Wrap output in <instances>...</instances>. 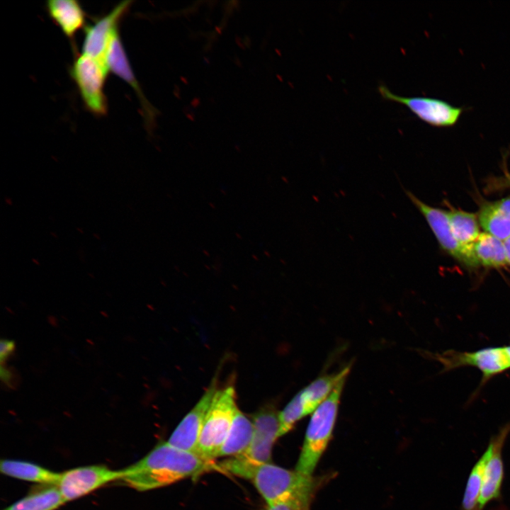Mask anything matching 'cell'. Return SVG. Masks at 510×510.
I'll return each mask as SVG.
<instances>
[{"mask_svg":"<svg viewBox=\"0 0 510 510\" xmlns=\"http://www.w3.org/2000/svg\"><path fill=\"white\" fill-rule=\"evenodd\" d=\"M504 242V246L507 260V264L510 265V236L506 238Z\"/></svg>","mask_w":510,"mask_h":510,"instance_id":"484cf974","label":"cell"},{"mask_svg":"<svg viewBox=\"0 0 510 510\" xmlns=\"http://www.w3.org/2000/svg\"><path fill=\"white\" fill-rule=\"evenodd\" d=\"M278 414L273 407H266L253 417L254 436L249 446L240 455L221 462L218 467L234 475L260 465L271 463L272 448L279 438Z\"/></svg>","mask_w":510,"mask_h":510,"instance_id":"277c9868","label":"cell"},{"mask_svg":"<svg viewBox=\"0 0 510 510\" xmlns=\"http://www.w3.org/2000/svg\"><path fill=\"white\" fill-rule=\"evenodd\" d=\"M1 472L16 479L36 482L44 485H57L60 473L55 472L37 464L18 460H2Z\"/></svg>","mask_w":510,"mask_h":510,"instance_id":"d6986e66","label":"cell"},{"mask_svg":"<svg viewBox=\"0 0 510 510\" xmlns=\"http://www.w3.org/2000/svg\"><path fill=\"white\" fill-rule=\"evenodd\" d=\"M216 390V385L212 383L173 431L167 441L170 445L198 455V442L203 422Z\"/></svg>","mask_w":510,"mask_h":510,"instance_id":"4fadbf2b","label":"cell"},{"mask_svg":"<svg viewBox=\"0 0 510 510\" xmlns=\"http://www.w3.org/2000/svg\"><path fill=\"white\" fill-rule=\"evenodd\" d=\"M405 193L426 220L442 249L467 267L478 266L473 246H465L455 238L450 227L448 211L427 205L409 191L406 190Z\"/></svg>","mask_w":510,"mask_h":510,"instance_id":"ba28073f","label":"cell"},{"mask_svg":"<svg viewBox=\"0 0 510 510\" xmlns=\"http://www.w3.org/2000/svg\"><path fill=\"white\" fill-rule=\"evenodd\" d=\"M378 91L384 99L407 106L419 119L435 127L453 125L463 110L460 108L453 106L437 98L401 96L391 92L382 84L378 86Z\"/></svg>","mask_w":510,"mask_h":510,"instance_id":"8fae6325","label":"cell"},{"mask_svg":"<svg viewBox=\"0 0 510 510\" xmlns=\"http://www.w3.org/2000/svg\"><path fill=\"white\" fill-rule=\"evenodd\" d=\"M238 477L250 480L268 505L286 503L294 510H308L314 487L312 476L271 463L248 468Z\"/></svg>","mask_w":510,"mask_h":510,"instance_id":"7a4b0ae2","label":"cell"},{"mask_svg":"<svg viewBox=\"0 0 510 510\" xmlns=\"http://www.w3.org/2000/svg\"><path fill=\"white\" fill-rule=\"evenodd\" d=\"M131 4V1L119 3L109 13L86 27L82 54L106 64L105 57L109 42L114 33L119 29V23L128 12Z\"/></svg>","mask_w":510,"mask_h":510,"instance_id":"7c38bea8","label":"cell"},{"mask_svg":"<svg viewBox=\"0 0 510 510\" xmlns=\"http://www.w3.org/2000/svg\"><path fill=\"white\" fill-rule=\"evenodd\" d=\"M108 72L104 63L82 53L74 58L71 68V75L85 107L98 116L106 114L108 110L104 85Z\"/></svg>","mask_w":510,"mask_h":510,"instance_id":"52a82bcc","label":"cell"},{"mask_svg":"<svg viewBox=\"0 0 510 510\" xmlns=\"http://www.w3.org/2000/svg\"><path fill=\"white\" fill-rule=\"evenodd\" d=\"M350 370L348 364L337 372L322 375L299 391L278 414V436L285 435L299 420L312 414L335 387L347 378Z\"/></svg>","mask_w":510,"mask_h":510,"instance_id":"8992f818","label":"cell"},{"mask_svg":"<svg viewBox=\"0 0 510 510\" xmlns=\"http://www.w3.org/2000/svg\"><path fill=\"white\" fill-rule=\"evenodd\" d=\"M509 432L510 424H506L489 441L488 446L490 448V455L484 468L478 501L480 510H482L491 501L500 497L504 479L502 450Z\"/></svg>","mask_w":510,"mask_h":510,"instance_id":"5bb4252c","label":"cell"},{"mask_svg":"<svg viewBox=\"0 0 510 510\" xmlns=\"http://www.w3.org/2000/svg\"><path fill=\"white\" fill-rule=\"evenodd\" d=\"M451 231L456 240L465 246H472L480 232L478 217L461 210L448 212Z\"/></svg>","mask_w":510,"mask_h":510,"instance_id":"7402d4cb","label":"cell"},{"mask_svg":"<svg viewBox=\"0 0 510 510\" xmlns=\"http://www.w3.org/2000/svg\"><path fill=\"white\" fill-rule=\"evenodd\" d=\"M346 379L341 380L329 397L312 413L295 470L312 476L332 437Z\"/></svg>","mask_w":510,"mask_h":510,"instance_id":"3957f363","label":"cell"},{"mask_svg":"<svg viewBox=\"0 0 510 510\" xmlns=\"http://www.w3.org/2000/svg\"><path fill=\"white\" fill-rule=\"evenodd\" d=\"M253 436V421L238 409L228 435L217 455V458H231L240 455L249 446Z\"/></svg>","mask_w":510,"mask_h":510,"instance_id":"ac0fdd59","label":"cell"},{"mask_svg":"<svg viewBox=\"0 0 510 510\" xmlns=\"http://www.w3.org/2000/svg\"><path fill=\"white\" fill-rule=\"evenodd\" d=\"M263 510H294L293 507L286 503H278L268 505Z\"/></svg>","mask_w":510,"mask_h":510,"instance_id":"d4e9b609","label":"cell"},{"mask_svg":"<svg viewBox=\"0 0 510 510\" xmlns=\"http://www.w3.org/2000/svg\"><path fill=\"white\" fill-rule=\"evenodd\" d=\"M123 470L106 465L81 466L60 473L57 487L65 503L76 499L115 480H120Z\"/></svg>","mask_w":510,"mask_h":510,"instance_id":"9c48e42d","label":"cell"},{"mask_svg":"<svg viewBox=\"0 0 510 510\" xmlns=\"http://www.w3.org/2000/svg\"><path fill=\"white\" fill-rule=\"evenodd\" d=\"M105 62L109 72L127 82L136 92L141 101L147 122L148 124H151L154 116V109L146 100L134 75L121 41L119 29L114 33L109 42Z\"/></svg>","mask_w":510,"mask_h":510,"instance_id":"9a60e30c","label":"cell"},{"mask_svg":"<svg viewBox=\"0 0 510 510\" xmlns=\"http://www.w3.org/2000/svg\"><path fill=\"white\" fill-rule=\"evenodd\" d=\"M46 8L53 22L71 40L85 27V11L75 0H50L46 3Z\"/></svg>","mask_w":510,"mask_h":510,"instance_id":"2e32d148","label":"cell"},{"mask_svg":"<svg viewBox=\"0 0 510 510\" xmlns=\"http://www.w3.org/2000/svg\"><path fill=\"white\" fill-rule=\"evenodd\" d=\"M64 504L57 485L42 484L4 510H56Z\"/></svg>","mask_w":510,"mask_h":510,"instance_id":"ffe728a7","label":"cell"},{"mask_svg":"<svg viewBox=\"0 0 510 510\" xmlns=\"http://www.w3.org/2000/svg\"><path fill=\"white\" fill-rule=\"evenodd\" d=\"M446 370L470 366L480 370L483 380L510 369V358L504 346L487 347L475 351H448L436 355Z\"/></svg>","mask_w":510,"mask_h":510,"instance_id":"30bf717a","label":"cell"},{"mask_svg":"<svg viewBox=\"0 0 510 510\" xmlns=\"http://www.w3.org/2000/svg\"><path fill=\"white\" fill-rule=\"evenodd\" d=\"M235 391L229 386L217 390L206 413L199 442L198 455L212 462L224 443L238 409Z\"/></svg>","mask_w":510,"mask_h":510,"instance_id":"5b68a950","label":"cell"},{"mask_svg":"<svg viewBox=\"0 0 510 510\" xmlns=\"http://www.w3.org/2000/svg\"><path fill=\"white\" fill-rule=\"evenodd\" d=\"M15 348V343L12 340L1 339L0 344V360L3 363L12 353Z\"/></svg>","mask_w":510,"mask_h":510,"instance_id":"cb8c5ba5","label":"cell"},{"mask_svg":"<svg viewBox=\"0 0 510 510\" xmlns=\"http://www.w3.org/2000/svg\"><path fill=\"white\" fill-rule=\"evenodd\" d=\"M475 256L485 267L499 268L507 264L504 242L487 233H480L473 244Z\"/></svg>","mask_w":510,"mask_h":510,"instance_id":"44dd1931","label":"cell"},{"mask_svg":"<svg viewBox=\"0 0 510 510\" xmlns=\"http://www.w3.org/2000/svg\"><path fill=\"white\" fill-rule=\"evenodd\" d=\"M504 347H505L506 351V353H507V354H508V356H509V358H510V345H509V346H504Z\"/></svg>","mask_w":510,"mask_h":510,"instance_id":"4316f807","label":"cell"},{"mask_svg":"<svg viewBox=\"0 0 510 510\" xmlns=\"http://www.w3.org/2000/svg\"><path fill=\"white\" fill-rule=\"evenodd\" d=\"M489 455L490 448L488 446L472 469L465 490L462 510H480L478 501L482 484L484 470Z\"/></svg>","mask_w":510,"mask_h":510,"instance_id":"603a6c76","label":"cell"},{"mask_svg":"<svg viewBox=\"0 0 510 510\" xmlns=\"http://www.w3.org/2000/svg\"><path fill=\"white\" fill-rule=\"evenodd\" d=\"M478 220L485 231L504 241L510 236V196L482 205Z\"/></svg>","mask_w":510,"mask_h":510,"instance_id":"e0dca14e","label":"cell"},{"mask_svg":"<svg viewBox=\"0 0 510 510\" xmlns=\"http://www.w3.org/2000/svg\"><path fill=\"white\" fill-rule=\"evenodd\" d=\"M213 465L212 462L166 441L158 443L142 459L122 470L120 480L137 491L144 492L198 476Z\"/></svg>","mask_w":510,"mask_h":510,"instance_id":"6da1fadb","label":"cell"}]
</instances>
